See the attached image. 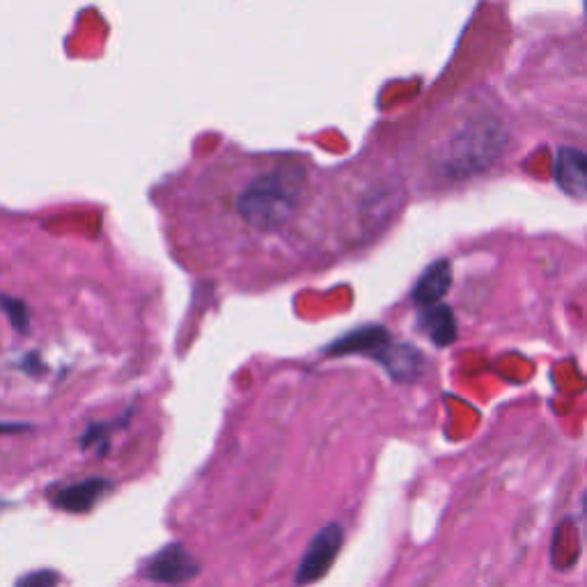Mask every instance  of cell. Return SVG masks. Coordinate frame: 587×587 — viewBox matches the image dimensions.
Masks as SVG:
<instances>
[{"instance_id":"10","label":"cell","mask_w":587,"mask_h":587,"mask_svg":"<svg viewBox=\"0 0 587 587\" xmlns=\"http://www.w3.org/2000/svg\"><path fill=\"white\" fill-rule=\"evenodd\" d=\"M420 328L430 336L436 347H448L457 340V321L448 305H432L420 315Z\"/></svg>"},{"instance_id":"13","label":"cell","mask_w":587,"mask_h":587,"mask_svg":"<svg viewBox=\"0 0 587 587\" xmlns=\"http://www.w3.org/2000/svg\"><path fill=\"white\" fill-rule=\"evenodd\" d=\"M26 430H28L26 422H0V434H19Z\"/></svg>"},{"instance_id":"4","label":"cell","mask_w":587,"mask_h":587,"mask_svg":"<svg viewBox=\"0 0 587 587\" xmlns=\"http://www.w3.org/2000/svg\"><path fill=\"white\" fill-rule=\"evenodd\" d=\"M143 574L152 583L184 585L200 574V565L181 544H168L148 562Z\"/></svg>"},{"instance_id":"6","label":"cell","mask_w":587,"mask_h":587,"mask_svg":"<svg viewBox=\"0 0 587 587\" xmlns=\"http://www.w3.org/2000/svg\"><path fill=\"white\" fill-rule=\"evenodd\" d=\"M450 285H453V267L448 260H438L418 278L411 294L413 303L420 305V308H432V305H438L441 298L450 292Z\"/></svg>"},{"instance_id":"11","label":"cell","mask_w":587,"mask_h":587,"mask_svg":"<svg viewBox=\"0 0 587 587\" xmlns=\"http://www.w3.org/2000/svg\"><path fill=\"white\" fill-rule=\"evenodd\" d=\"M108 434H110L108 425H104V422H95V425H90L87 432L81 436V448L85 450L95 448L99 455H104L108 445Z\"/></svg>"},{"instance_id":"12","label":"cell","mask_w":587,"mask_h":587,"mask_svg":"<svg viewBox=\"0 0 587 587\" xmlns=\"http://www.w3.org/2000/svg\"><path fill=\"white\" fill-rule=\"evenodd\" d=\"M60 574L54 570H37L16 580V587H58Z\"/></svg>"},{"instance_id":"9","label":"cell","mask_w":587,"mask_h":587,"mask_svg":"<svg viewBox=\"0 0 587 587\" xmlns=\"http://www.w3.org/2000/svg\"><path fill=\"white\" fill-rule=\"evenodd\" d=\"M388 342H390V336H388L386 328L367 326V328H359V331L338 340L331 349H328V354H333V356H347V354L377 356Z\"/></svg>"},{"instance_id":"3","label":"cell","mask_w":587,"mask_h":587,"mask_svg":"<svg viewBox=\"0 0 587 587\" xmlns=\"http://www.w3.org/2000/svg\"><path fill=\"white\" fill-rule=\"evenodd\" d=\"M342 542H344V530L340 524L324 526L308 544V551L301 557L294 583L298 587H305L324 578L328 570L333 567V562L342 549Z\"/></svg>"},{"instance_id":"1","label":"cell","mask_w":587,"mask_h":587,"mask_svg":"<svg viewBox=\"0 0 587 587\" xmlns=\"http://www.w3.org/2000/svg\"><path fill=\"white\" fill-rule=\"evenodd\" d=\"M303 198V171L280 166L257 175L237 198V211L244 223L257 232H271L292 221Z\"/></svg>"},{"instance_id":"8","label":"cell","mask_w":587,"mask_h":587,"mask_svg":"<svg viewBox=\"0 0 587 587\" xmlns=\"http://www.w3.org/2000/svg\"><path fill=\"white\" fill-rule=\"evenodd\" d=\"M374 359H377L397 381H415L422 372V356L409 344L388 342Z\"/></svg>"},{"instance_id":"7","label":"cell","mask_w":587,"mask_h":587,"mask_svg":"<svg viewBox=\"0 0 587 587\" xmlns=\"http://www.w3.org/2000/svg\"><path fill=\"white\" fill-rule=\"evenodd\" d=\"M110 484L104 478H90L62 489L56 496V507L69 514H85L95 507Z\"/></svg>"},{"instance_id":"14","label":"cell","mask_w":587,"mask_h":587,"mask_svg":"<svg viewBox=\"0 0 587 587\" xmlns=\"http://www.w3.org/2000/svg\"><path fill=\"white\" fill-rule=\"evenodd\" d=\"M583 516H585V524H587V493L583 496Z\"/></svg>"},{"instance_id":"2","label":"cell","mask_w":587,"mask_h":587,"mask_svg":"<svg viewBox=\"0 0 587 587\" xmlns=\"http://www.w3.org/2000/svg\"><path fill=\"white\" fill-rule=\"evenodd\" d=\"M503 143H505V133L498 122L482 120L473 127H468L455 140V145L448 156V171L455 177L482 171L493 159H498Z\"/></svg>"},{"instance_id":"5","label":"cell","mask_w":587,"mask_h":587,"mask_svg":"<svg viewBox=\"0 0 587 587\" xmlns=\"http://www.w3.org/2000/svg\"><path fill=\"white\" fill-rule=\"evenodd\" d=\"M555 181L572 198H587V154L562 148L555 156Z\"/></svg>"}]
</instances>
